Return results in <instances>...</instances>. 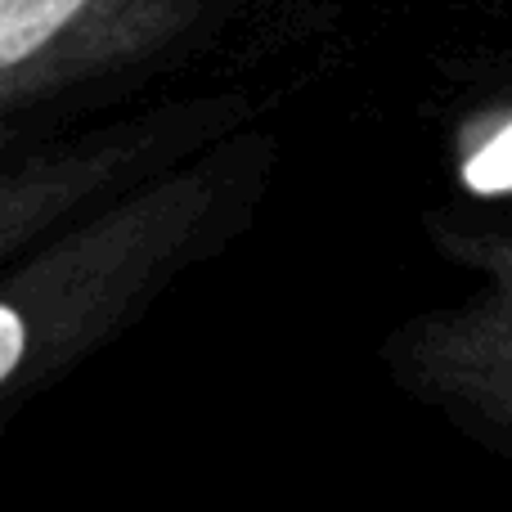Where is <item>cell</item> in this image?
<instances>
[{
    "label": "cell",
    "instance_id": "1",
    "mask_svg": "<svg viewBox=\"0 0 512 512\" xmlns=\"http://www.w3.org/2000/svg\"><path fill=\"white\" fill-rule=\"evenodd\" d=\"M86 0H0V63L14 68L36 54Z\"/></svg>",
    "mask_w": 512,
    "mask_h": 512
},
{
    "label": "cell",
    "instance_id": "2",
    "mask_svg": "<svg viewBox=\"0 0 512 512\" xmlns=\"http://www.w3.org/2000/svg\"><path fill=\"white\" fill-rule=\"evenodd\" d=\"M463 180H468L472 194H512V126H504V131L463 167Z\"/></svg>",
    "mask_w": 512,
    "mask_h": 512
},
{
    "label": "cell",
    "instance_id": "3",
    "mask_svg": "<svg viewBox=\"0 0 512 512\" xmlns=\"http://www.w3.org/2000/svg\"><path fill=\"white\" fill-rule=\"evenodd\" d=\"M18 355H23V324H18L14 310H0V378L18 369Z\"/></svg>",
    "mask_w": 512,
    "mask_h": 512
}]
</instances>
